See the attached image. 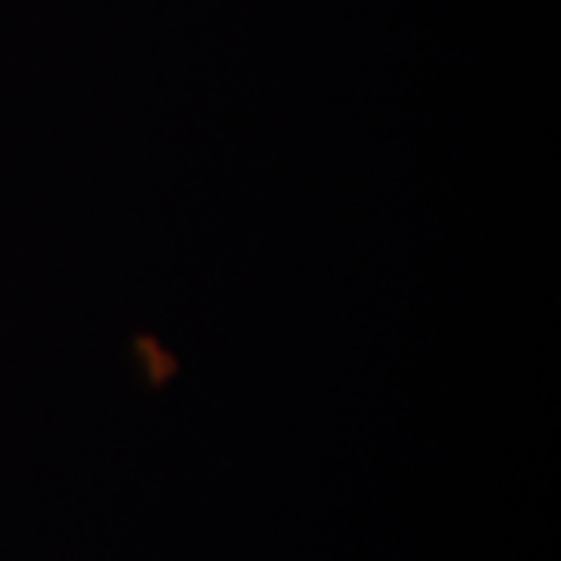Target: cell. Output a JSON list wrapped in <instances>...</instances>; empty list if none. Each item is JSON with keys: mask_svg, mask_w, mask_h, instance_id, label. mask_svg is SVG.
Instances as JSON below:
<instances>
[{"mask_svg": "<svg viewBox=\"0 0 561 561\" xmlns=\"http://www.w3.org/2000/svg\"><path fill=\"white\" fill-rule=\"evenodd\" d=\"M138 350H140V359H144V365H147V371H150V383H153V387H162L165 378H172V375L179 371L175 359H172V356H165V353L160 350V343L153 341V337L140 334Z\"/></svg>", "mask_w": 561, "mask_h": 561, "instance_id": "6da1fadb", "label": "cell"}]
</instances>
